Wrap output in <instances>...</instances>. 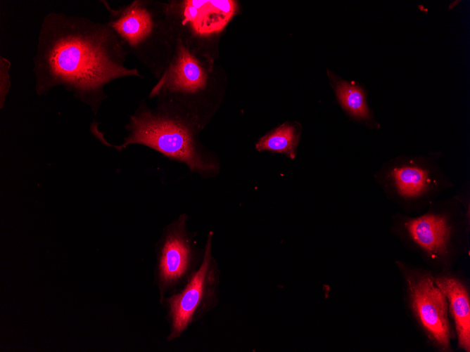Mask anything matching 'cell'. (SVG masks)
<instances>
[{
  "label": "cell",
  "mask_w": 470,
  "mask_h": 352,
  "mask_svg": "<svg viewBox=\"0 0 470 352\" xmlns=\"http://www.w3.org/2000/svg\"><path fill=\"white\" fill-rule=\"evenodd\" d=\"M412 309L428 335L443 350L450 348L447 301L428 276L408 279Z\"/></svg>",
  "instance_id": "8"
},
{
  "label": "cell",
  "mask_w": 470,
  "mask_h": 352,
  "mask_svg": "<svg viewBox=\"0 0 470 352\" xmlns=\"http://www.w3.org/2000/svg\"><path fill=\"white\" fill-rule=\"evenodd\" d=\"M298 136L294 127L284 124L259 139L255 145L258 151L268 150L283 153L293 159Z\"/></svg>",
  "instance_id": "13"
},
{
  "label": "cell",
  "mask_w": 470,
  "mask_h": 352,
  "mask_svg": "<svg viewBox=\"0 0 470 352\" xmlns=\"http://www.w3.org/2000/svg\"><path fill=\"white\" fill-rule=\"evenodd\" d=\"M376 183L403 206L431 204L433 199L453 186L437 160L424 155H402L384 162L374 174Z\"/></svg>",
  "instance_id": "5"
},
{
  "label": "cell",
  "mask_w": 470,
  "mask_h": 352,
  "mask_svg": "<svg viewBox=\"0 0 470 352\" xmlns=\"http://www.w3.org/2000/svg\"><path fill=\"white\" fill-rule=\"evenodd\" d=\"M125 127L128 135L122 145H113L117 150L139 144L183 163L190 171L201 175L217 169L199 141L203 126L161 102L157 101L155 108L147 106L144 100L141 102Z\"/></svg>",
  "instance_id": "2"
},
{
  "label": "cell",
  "mask_w": 470,
  "mask_h": 352,
  "mask_svg": "<svg viewBox=\"0 0 470 352\" xmlns=\"http://www.w3.org/2000/svg\"><path fill=\"white\" fill-rule=\"evenodd\" d=\"M108 25L132 53L158 79L170 64L178 30L168 1L135 0L118 8L103 1Z\"/></svg>",
  "instance_id": "3"
},
{
  "label": "cell",
  "mask_w": 470,
  "mask_h": 352,
  "mask_svg": "<svg viewBox=\"0 0 470 352\" xmlns=\"http://www.w3.org/2000/svg\"><path fill=\"white\" fill-rule=\"evenodd\" d=\"M185 220H179L167 231L160 249V279L164 285L176 281L186 270L191 246L184 231Z\"/></svg>",
  "instance_id": "10"
},
{
  "label": "cell",
  "mask_w": 470,
  "mask_h": 352,
  "mask_svg": "<svg viewBox=\"0 0 470 352\" xmlns=\"http://www.w3.org/2000/svg\"><path fill=\"white\" fill-rule=\"evenodd\" d=\"M335 91L341 107L350 117L367 122L371 126L379 127V124L374 119L367 105L365 93L361 87L346 82H340L337 83Z\"/></svg>",
  "instance_id": "12"
},
{
  "label": "cell",
  "mask_w": 470,
  "mask_h": 352,
  "mask_svg": "<svg viewBox=\"0 0 470 352\" xmlns=\"http://www.w3.org/2000/svg\"><path fill=\"white\" fill-rule=\"evenodd\" d=\"M212 64L211 57L178 36L174 56L148 97L193 119L203 127L212 89Z\"/></svg>",
  "instance_id": "4"
},
{
  "label": "cell",
  "mask_w": 470,
  "mask_h": 352,
  "mask_svg": "<svg viewBox=\"0 0 470 352\" xmlns=\"http://www.w3.org/2000/svg\"><path fill=\"white\" fill-rule=\"evenodd\" d=\"M211 233L206 243L202 265L191 278L190 282L182 293L169 299L171 315L173 321L174 334L182 332L200 304L204 295L207 284L214 281L212 270Z\"/></svg>",
  "instance_id": "9"
},
{
  "label": "cell",
  "mask_w": 470,
  "mask_h": 352,
  "mask_svg": "<svg viewBox=\"0 0 470 352\" xmlns=\"http://www.w3.org/2000/svg\"><path fill=\"white\" fill-rule=\"evenodd\" d=\"M168 3L178 36L209 56L205 41L222 32L238 10L237 1L232 0H174Z\"/></svg>",
  "instance_id": "6"
},
{
  "label": "cell",
  "mask_w": 470,
  "mask_h": 352,
  "mask_svg": "<svg viewBox=\"0 0 470 352\" xmlns=\"http://www.w3.org/2000/svg\"><path fill=\"white\" fill-rule=\"evenodd\" d=\"M11 63L6 58L0 57V107L2 108L6 97L11 88Z\"/></svg>",
  "instance_id": "14"
},
{
  "label": "cell",
  "mask_w": 470,
  "mask_h": 352,
  "mask_svg": "<svg viewBox=\"0 0 470 352\" xmlns=\"http://www.w3.org/2000/svg\"><path fill=\"white\" fill-rule=\"evenodd\" d=\"M451 216L443 209L431 206L426 213L419 216L398 219L397 227L410 243L437 259L446 256L452 247L457 229Z\"/></svg>",
  "instance_id": "7"
},
{
  "label": "cell",
  "mask_w": 470,
  "mask_h": 352,
  "mask_svg": "<svg viewBox=\"0 0 470 352\" xmlns=\"http://www.w3.org/2000/svg\"><path fill=\"white\" fill-rule=\"evenodd\" d=\"M128 52L106 22L52 12L43 18L33 58L35 90L46 95L63 86L96 114L105 86L123 77H142L125 65Z\"/></svg>",
  "instance_id": "1"
},
{
  "label": "cell",
  "mask_w": 470,
  "mask_h": 352,
  "mask_svg": "<svg viewBox=\"0 0 470 352\" xmlns=\"http://www.w3.org/2000/svg\"><path fill=\"white\" fill-rule=\"evenodd\" d=\"M435 284L440 288L449 303L450 311L455 323L459 348L470 351V306L469 294L459 280L455 278L436 279Z\"/></svg>",
  "instance_id": "11"
}]
</instances>
